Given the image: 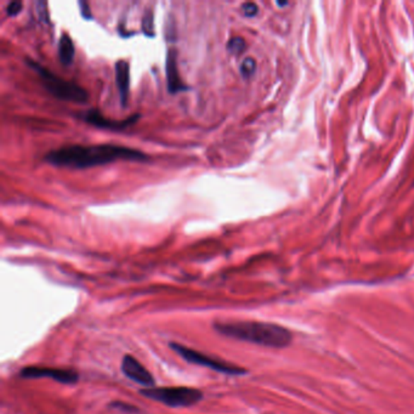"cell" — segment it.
I'll return each instance as SVG.
<instances>
[{"instance_id":"obj_6","label":"cell","mask_w":414,"mask_h":414,"mask_svg":"<svg viewBox=\"0 0 414 414\" xmlns=\"http://www.w3.org/2000/svg\"><path fill=\"white\" fill-rule=\"evenodd\" d=\"M20 377L25 379L50 378L61 384L73 385L79 380V374L73 369L52 368V367L28 366L22 368Z\"/></svg>"},{"instance_id":"obj_11","label":"cell","mask_w":414,"mask_h":414,"mask_svg":"<svg viewBox=\"0 0 414 414\" xmlns=\"http://www.w3.org/2000/svg\"><path fill=\"white\" fill-rule=\"evenodd\" d=\"M73 42L69 35H61L60 42H59V59H60L62 65L69 66L72 64L74 59Z\"/></svg>"},{"instance_id":"obj_5","label":"cell","mask_w":414,"mask_h":414,"mask_svg":"<svg viewBox=\"0 0 414 414\" xmlns=\"http://www.w3.org/2000/svg\"><path fill=\"white\" fill-rule=\"evenodd\" d=\"M169 348L174 350L180 357L184 358L185 361L197 366L206 367L212 371L219 372L221 374H227V376H244L248 373L246 368L243 367L235 366L231 363L221 361L219 358L209 357L208 355L202 354L197 350L191 349L187 346L182 345L179 343H169Z\"/></svg>"},{"instance_id":"obj_13","label":"cell","mask_w":414,"mask_h":414,"mask_svg":"<svg viewBox=\"0 0 414 414\" xmlns=\"http://www.w3.org/2000/svg\"><path fill=\"white\" fill-rule=\"evenodd\" d=\"M244 49H246V42L241 37L231 38L229 40V43H227V52L230 54H233V55H239V54L244 52Z\"/></svg>"},{"instance_id":"obj_7","label":"cell","mask_w":414,"mask_h":414,"mask_svg":"<svg viewBox=\"0 0 414 414\" xmlns=\"http://www.w3.org/2000/svg\"><path fill=\"white\" fill-rule=\"evenodd\" d=\"M122 372L126 378H129L130 380H133L138 384L148 386V388H155V380L152 376L151 372L145 368L143 363L131 355H126L123 357Z\"/></svg>"},{"instance_id":"obj_14","label":"cell","mask_w":414,"mask_h":414,"mask_svg":"<svg viewBox=\"0 0 414 414\" xmlns=\"http://www.w3.org/2000/svg\"><path fill=\"white\" fill-rule=\"evenodd\" d=\"M255 69H256V62L254 59L252 57H247L241 64V74L244 78L251 77L252 74L254 73Z\"/></svg>"},{"instance_id":"obj_10","label":"cell","mask_w":414,"mask_h":414,"mask_svg":"<svg viewBox=\"0 0 414 414\" xmlns=\"http://www.w3.org/2000/svg\"><path fill=\"white\" fill-rule=\"evenodd\" d=\"M116 83L118 93L121 97L122 106L126 107L129 97L130 88V69L129 64L126 60H119L116 62Z\"/></svg>"},{"instance_id":"obj_3","label":"cell","mask_w":414,"mask_h":414,"mask_svg":"<svg viewBox=\"0 0 414 414\" xmlns=\"http://www.w3.org/2000/svg\"><path fill=\"white\" fill-rule=\"evenodd\" d=\"M27 65L35 69L42 79L45 89L57 97V99L71 101L76 104H85L88 101V93L81 85L73 82H67L62 78L57 77V74L50 72L48 69L35 61L27 60Z\"/></svg>"},{"instance_id":"obj_4","label":"cell","mask_w":414,"mask_h":414,"mask_svg":"<svg viewBox=\"0 0 414 414\" xmlns=\"http://www.w3.org/2000/svg\"><path fill=\"white\" fill-rule=\"evenodd\" d=\"M140 394L153 401L160 402L169 407H191L203 400V393L199 389L174 386V388H147Z\"/></svg>"},{"instance_id":"obj_9","label":"cell","mask_w":414,"mask_h":414,"mask_svg":"<svg viewBox=\"0 0 414 414\" xmlns=\"http://www.w3.org/2000/svg\"><path fill=\"white\" fill-rule=\"evenodd\" d=\"M138 117H140L138 114H133V116L129 117L128 119H124V121H110V119H106L97 110H90V111H88L84 114V119L88 123L93 124V126H97V128H105V129L110 130H122L126 129V128H128V126H131L133 123L138 121Z\"/></svg>"},{"instance_id":"obj_19","label":"cell","mask_w":414,"mask_h":414,"mask_svg":"<svg viewBox=\"0 0 414 414\" xmlns=\"http://www.w3.org/2000/svg\"><path fill=\"white\" fill-rule=\"evenodd\" d=\"M78 5H79V9H81L83 18H87V20H91L93 15H91L90 6L88 4V1L79 0V1H78Z\"/></svg>"},{"instance_id":"obj_8","label":"cell","mask_w":414,"mask_h":414,"mask_svg":"<svg viewBox=\"0 0 414 414\" xmlns=\"http://www.w3.org/2000/svg\"><path fill=\"white\" fill-rule=\"evenodd\" d=\"M165 73H167V87L170 94H177L180 91L187 89L185 84L182 83L179 69H177V50L170 48L167 52V60H165Z\"/></svg>"},{"instance_id":"obj_17","label":"cell","mask_w":414,"mask_h":414,"mask_svg":"<svg viewBox=\"0 0 414 414\" xmlns=\"http://www.w3.org/2000/svg\"><path fill=\"white\" fill-rule=\"evenodd\" d=\"M37 13H38L39 20L49 22L48 4H47V1H37Z\"/></svg>"},{"instance_id":"obj_15","label":"cell","mask_w":414,"mask_h":414,"mask_svg":"<svg viewBox=\"0 0 414 414\" xmlns=\"http://www.w3.org/2000/svg\"><path fill=\"white\" fill-rule=\"evenodd\" d=\"M110 407H111V408H116V410H123V412H126V413L130 414H135L138 412V407L130 405V403H124V402H112V403L110 405Z\"/></svg>"},{"instance_id":"obj_20","label":"cell","mask_w":414,"mask_h":414,"mask_svg":"<svg viewBox=\"0 0 414 414\" xmlns=\"http://www.w3.org/2000/svg\"><path fill=\"white\" fill-rule=\"evenodd\" d=\"M277 5H278V6H287V5H288V1H283V3H282V1H277Z\"/></svg>"},{"instance_id":"obj_16","label":"cell","mask_w":414,"mask_h":414,"mask_svg":"<svg viewBox=\"0 0 414 414\" xmlns=\"http://www.w3.org/2000/svg\"><path fill=\"white\" fill-rule=\"evenodd\" d=\"M242 11L246 18H254L259 13V8L255 3H244L242 5Z\"/></svg>"},{"instance_id":"obj_2","label":"cell","mask_w":414,"mask_h":414,"mask_svg":"<svg viewBox=\"0 0 414 414\" xmlns=\"http://www.w3.org/2000/svg\"><path fill=\"white\" fill-rule=\"evenodd\" d=\"M213 327L223 336L237 341L253 343L258 345L283 349L292 343L293 336L287 328L280 324L258 321H231L215 322Z\"/></svg>"},{"instance_id":"obj_1","label":"cell","mask_w":414,"mask_h":414,"mask_svg":"<svg viewBox=\"0 0 414 414\" xmlns=\"http://www.w3.org/2000/svg\"><path fill=\"white\" fill-rule=\"evenodd\" d=\"M148 157L143 152L112 143L91 146L72 145L54 150L45 155V160H48L49 163L76 169L91 168L95 165L113 163L116 160L143 162Z\"/></svg>"},{"instance_id":"obj_12","label":"cell","mask_w":414,"mask_h":414,"mask_svg":"<svg viewBox=\"0 0 414 414\" xmlns=\"http://www.w3.org/2000/svg\"><path fill=\"white\" fill-rule=\"evenodd\" d=\"M143 32L147 37H155V23H153V13L147 10L143 13Z\"/></svg>"},{"instance_id":"obj_18","label":"cell","mask_w":414,"mask_h":414,"mask_svg":"<svg viewBox=\"0 0 414 414\" xmlns=\"http://www.w3.org/2000/svg\"><path fill=\"white\" fill-rule=\"evenodd\" d=\"M22 10V3L20 1H11L8 6H6V13L13 18V16H16L18 13H21Z\"/></svg>"}]
</instances>
